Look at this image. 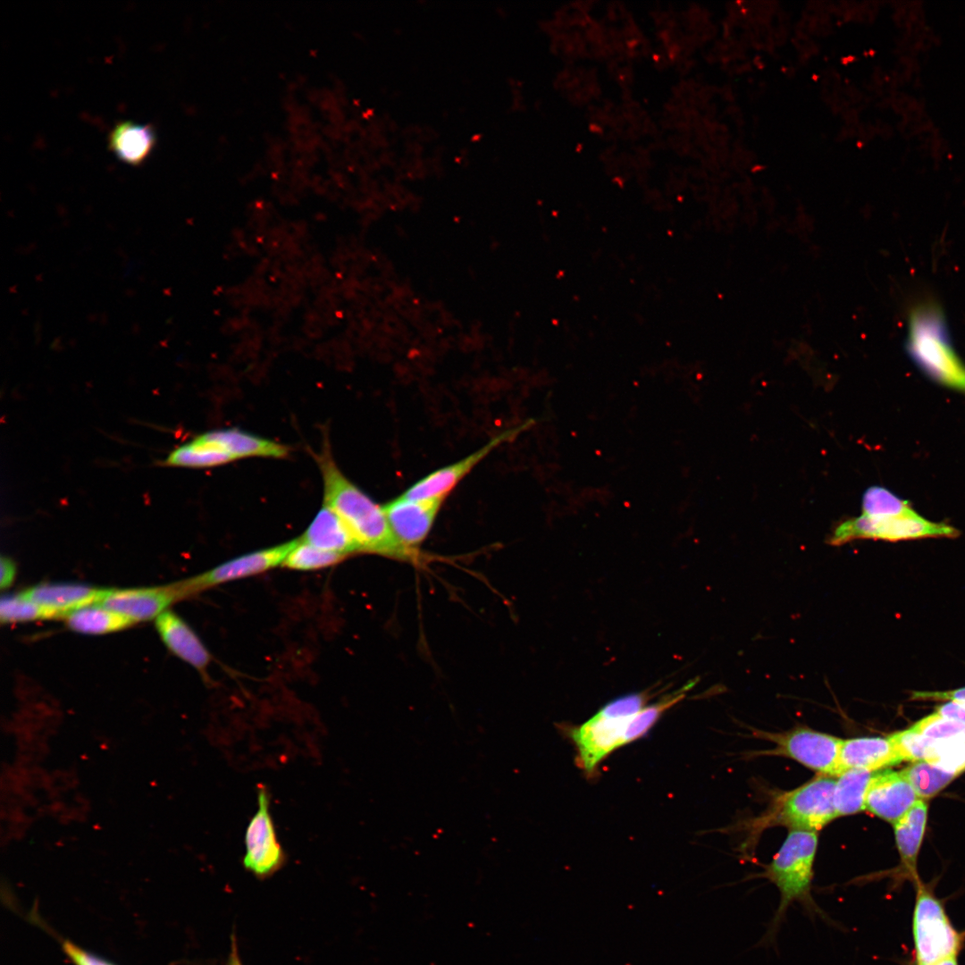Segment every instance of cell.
I'll list each match as a JSON object with an SVG mask.
<instances>
[{"mask_svg":"<svg viewBox=\"0 0 965 965\" xmlns=\"http://www.w3.org/2000/svg\"><path fill=\"white\" fill-rule=\"evenodd\" d=\"M323 482V503L345 523L360 551L399 560L415 559L416 551L395 535L382 506L378 505L340 471L328 444L317 456Z\"/></svg>","mask_w":965,"mask_h":965,"instance_id":"cell-1","label":"cell"},{"mask_svg":"<svg viewBox=\"0 0 965 965\" xmlns=\"http://www.w3.org/2000/svg\"><path fill=\"white\" fill-rule=\"evenodd\" d=\"M817 847V831L790 829L772 861L766 866L762 876L776 886L780 900L758 945L768 946L776 943L788 909L794 902L800 903L809 917H818L830 926L838 927L811 895Z\"/></svg>","mask_w":965,"mask_h":965,"instance_id":"cell-2","label":"cell"},{"mask_svg":"<svg viewBox=\"0 0 965 965\" xmlns=\"http://www.w3.org/2000/svg\"><path fill=\"white\" fill-rule=\"evenodd\" d=\"M906 348L931 378L965 390V365L952 347L944 313L936 303L923 302L910 311Z\"/></svg>","mask_w":965,"mask_h":965,"instance_id":"cell-3","label":"cell"},{"mask_svg":"<svg viewBox=\"0 0 965 965\" xmlns=\"http://www.w3.org/2000/svg\"><path fill=\"white\" fill-rule=\"evenodd\" d=\"M911 920V960L935 964L949 956H959L965 947V931L952 923L944 902L928 885L918 880Z\"/></svg>","mask_w":965,"mask_h":965,"instance_id":"cell-4","label":"cell"},{"mask_svg":"<svg viewBox=\"0 0 965 965\" xmlns=\"http://www.w3.org/2000/svg\"><path fill=\"white\" fill-rule=\"evenodd\" d=\"M835 776L818 775L776 800L768 821L790 829L817 831L836 818Z\"/></svg>","mask_w":965,"mask_h":965,"instance_id":"cell-5","label":"cell"},{"mask_svg":"<svg viewBox=\"0 0 965 965\" xmlns=\"http://www.w3.org/2000/svg\"><path fill=\"white\" fill-rule=\"evenodd\" d=\"M956 528L944 523H935L919 514L892 516L868 517L863 515L840 523L833 531L829 543L842 545L859 539L898 541L903 540L957 537Z\"/></svg>","mask_w":965,"mask_h":965,"instance_id":"cell-6","label":"cell"},{"mask_svg":"<svg viewBox=\"0 0 965 965\" xmlns=\"http://www.w3.org/2000/svg\"><path fill=\"white\" fill-rule=\"evenodd\" d=\"M764 736L775 743L771 754L793 759L819 775L837 776L843 739L805 726Z\"/></svg>","mask_w":965,"mask_h":965,"instance_id":"cell-7","label":"cell"},{"mask_svg":"<svg viewBox=\"0 0 965 965\" xmlns=\"http://www.w3.org/2000/svg\"><path fill=\"white\" fill-rule=\"evenodd\" d=\"M298 539L246 553L179 583L184 596L221 583L243 579L282 565Z\"/></svg>","mask_w":965,"mask_h":965,"instance_id":"cell-8","label":"cell"},{"mask_svg":"<svg viewBox=\"0 0 965 965\" xmlns=\"http://www.w3.org/2000/svg\"><path fill=\"white\" fill-rule=\"evenodd\" d=\"M257 803L258 809L246 829L243 864L256 876L264 877L281 866L284 852L277 841L269 810L270 797L264 785L258 786Z\"/></svg>","mask_w":965,"mask_h":965,"instance_id":"cell-9","label":"cell"},{"mask_svg":"<svg viewBox=\"0 0 965 965\" xmlns=\"http://www.w3.org/2000/svg\"><path fill=\"white\" fill-rule=\"evenodd\" d=\"M525 422L516 427L503 431L491 438L479 449L466 457L438 469L420 479L400 496L409 499H427L445 498V496L485 457L503 442L511 441L524 429L530 426Z\"/></svg>","mask_w":965,"mask_h":965,"instance_id":"cell-10","label":"cell"},{"mask_svg":"<svg viewBox=\"0 0 965 965\" xmlns=\"http://www.w3.org/2000/svg\"><path fill=\"white\" fill-rule=\"evenodd\" d=\"M632 717L611 718L596 713L583 725L571 729L570 737L578 752L579 767L587 775H592L604 758L625 745V729Z\"/></svg>","mask_w":965,"mask_h":965,"instance_id":"cell-11","label":"cell"},{"mask_svg":"<svg viewBox=\"0 0 965 965\" xmlns=\"http://www.w3.org/2000/svg\"><path fill=\"white\" fill-rule=\"evenodd\" d=\"M444 498L409 499L399 496L382 506L399 541L415 550L429 534Z\"/></svg>","mask_w":965,"mask_h":965,"instance_id":"cell-12","label":"cell"},{"mask_svg":"<svg viewBox=\"0 0 965 965\" xmlns=\"http://www.w3.org/2000/svg\"><path fill=\"white\" fill-rule=\"evenodd\" d=\"M182 597L178 583L166 587L107 589L96 604L137 622L157 617Z\"/></svg>","mask_w":965,"mask_h":965,"instance_id":"cell-13","label":"cell"},{"mask_svg":"<svg viewBox=\"0 0 965 965\" xmlns=\"http://www.w3.org/2000/svg\"><path fill=\"white\" fill-rule=\"evenodd\" d=\"M919 799L901 771H877L868 786L865 809L894 825Z\"/></svg>","mask_w":965,"mask_h":965,"instance_id":"cell-14","label":"cell"},{"mask_svg":"<svg viewBox=\"0 0 965 965\" xmlns=\"http://www.w3.org/2000/svg\"><path fill=\"white\" fill-rule=\"evenodd\" d=\"M902 761L888 737L849 738L842 740L837 776L848 769L877 772Z\"/></svg>","mask_w":965,"mask_h":965,"instance_id":"cell-15","label":"cell"},{"mask_svg":"<svg viewBox=\"0 0 965 965\" xmlns=\"http://www.w3.org/2000/svg\"><path fill=\"white\" fill-rule=\"evenodd\" d=\"M107 589L93 588L77 583H44L21 592L31 601L56 614L57 617L96 604Z\"/></svg>","mask_w":965,"mask_h":965,"instance_id":"cell-16","label":"cell"},{"mask_svg":"<svg viewBox=\"0 0 965 965\" xmlns=\"http://www.w3.org/2000/svg\"><path fill=\"white\" fill-rule=\"evenodd\" d=\"M157 631L165 645L177 657L204 672L211 655L195 632L179 616L164 611L156 617Z\"/></svg>","mask_w":965,"mask_h":965,"instance_id":"cell-17","label":"cell"},{"mask_svg":"<svg viewBox=\"0 0 965 965\" xmlns=\"http://www.w3.org/2000/svg\"><path fill=\"white\" fill-rule=\"evenodd\" d=\"M157 143L155 128L149 124L122 121L108 135V148L122 163L142 165L152 155Z\"/></svg>","mask_w":965,"mask_h":965,"instance_id":"cell-18","label":"cell"},{"mask_svg":"<svg viewBox=\"0 0 965 965\" xmlns=\"http://www.w3.org/2000/svg\"><path fill=\"white\" fill-rule=\"evenodd\" d=\"M299 539L314 547L345 558L361 552L345 523L324 503Z\"/></svg>","mask_w":965,"mask_h":965,"instance_id":"cell-19","label":"cell"},{"mask_svg":"<svg viewBox=\"0 0 965 965\" xmlns=\"http://www.w3.org/2000/svg\"><path fill=\"white\" fill-rule=\"evenodd\" d=\"M927 818V804L919 799L911 808L894 824L895 842L900 853L901 876L916 883L919 880L917 873V858L925 833Z\"/></svg>","mask_w":965,"mask_h":965,"instance_id":"cell-20","label":"cell"},{"mask_svg":"<svg viewBox=\"0 0 965 965\" xmlns=\"http://www.w3.org/2000/svg\"><path fill=\"white\" fill-rule=\"evenodd\" d=\"M198 437L237 459L250 457L282 458L290 451L285 445L237 428L213 430Z\"/></svg>","mask_w":965,"mask_h":965,"instance_id":"cell-21","label":"cell"},{"mask_svg":"<svg viewBox=\"0 0 965 965\" xmlns=\"http://www.w3.org/2000/svg\"><path fill=\"white\" fill-rule=\"evenodd\" d=\"M875 772L848 769L835 780L834 803L836 816L853 815L865 810V797Z\"/></svg>","mask_w":965,"mask_h":965,"instance_id":"cell-22","label":"cell"},{"mask_svg":"<svg viewBox=\"0 0 965 965\" xmlns=\"http://www.w3.org/2000/svg\"><path fill=\"white\" fill-rule=\"evenodd\" d=\"M237 458L197 436L172 450L164 460L168 466L205 468L222 466Z\"/></svg>","mask_w":965,"mask_h":965,"instance_id":"cell-23","label":"cell"},{"mask_svg":"<svg viewBox=\"0 0 965 965\" xmlns=\"http://www.w3.org/2000/svg\"><path fill=\"white\" fill-rule=\"evenodd\" d=\"M67 625L73 631L99 634L123 629L133 622L100 605H88L65 615Z\"/></svg>","mask_w":965,"mask_h":965,"instance_id":"cell-24","label":"cell"},{"mask_svg":"<svg viewBox=\"0 0 965 965\" xmlns=\"http://www.w3.org/2000/svg\"><path fill=\"white\" fill-rule=\"evenodd\" d=\"M901 773L920 799L936 795L957 776L927 761L915 762Z\"/></svg>","mask_w":965,"mask_h":965,"instance_id":"cell-25","label":"cell"},{"mask_svg":"<svg viewBox=\"0 0 965 965\" xmlns=\"http://www.w3.org/2000/svg\"><path fill=\"white\" fill-rule=\"evenodd\" d=\"M692 686V682H690L679 690L667 694L657 702L645 706L639 713L634 716L625 729L624 744L632 743L647 734L662 714L680 701Z\"/></svg>","mask_w":965,"mask_h":965,"instance_id":"cell-26","label":"cell"},{"mask_svg":"<svg viewBox=\"0 0 965 965\" xmlns=\"http://www.w3.org/2000/svg\"><path fill=\"white\" fill-rule=\"evenodd\" d=\"M913 514L916 512L908 501L881 486L869 487L862 496L861 515L865 516L882 518Z\"/></svg>","mask_w":965,"mask_h":965,"instance_id":"cell-27","label":"cell"},{"mask_svg":"<svg viewBox=\"0 0 965 965\" xmlns=\"http://www.w3.org/2000/svg\"><path fill=\"white\" fill-rule=\"evenodd\" d=\"M345 557L326 551L298 538L296 546L290 551L282 563V566L293 570L309 571L328 567L338 564Z\"/></svg>","mask_w":965,"mask_h":965,"instance_id":"cell-28","label":"cell"},{"mask_svg":"<svg viewBox=\"0 0 965 965\" xmlns=\"http://www.w3.org/2000/svg\"><path fill=\"white\" fill-rule=\"evenodd\" d=\"M902 760L930 762L934 751V740L910 727L887 736Z\"/></svg>","mask_w":965,"mask_h":965,"instance_id":"cell-29","label":"cell"},{"mask_svg":"<svg viewBox=\"0 0 965 965\" xmlns=\"http://www.w3.org/2000/svg\"><path fill=\"white\" fill-rule=\"evenodd\" d=\"M57 617L53 611L31 601L21 593L1 599L0 618L3 623L25 622Z\"/></svg>","mask_w":965,"mask_h":965,"instance_id":"cell-30","label":"cell"},{"mask_svg":"<svg viewBox=\"0 0 965 965\" xmlns=\"http://www.w3.org/2000/svg\"><path fill=\"white\" fill-rule=\"evenodd\" d=\"M930 763L958 775L965 770V736L947 740H934Z\"/></svg>","mask_w":965,"mask_h":965,"instance_id":"cell-31","label":"cell"},{"mask_svg":"<svg viewBox=\"0 0 965 965\" xmlns=\"http://www.w3.org/2000/svg\"><path fill=\"white\" fill-rule=\"evenodd\" d=\"M910 728L929 739L937 741L965 736L964 723L946 718L936 712L917 721Z\"/></svg>","mask_w":965,"mask_h":965,"instance_id":"cell-32","label":"cell"},{"mask_svg":"<svg viewBox=\"0 0 965 965\" xmlns=\"http://www.w3.org/2000/svg\"><path fill=\"white\" fill-rule=\"evenodd\" d=\"M648 696L643 692L629 693L620 696L604 705L599 714L611 718H626L639 713L647 702Z\"/></svg>","mask_w":965,"mask_h":965,"instance_id":"cell-33","label":"cell"},{"mask_svg":"<svg viewBox=\"0 0 965 965\" xmlns=\"http://www.w3.org/2000/svg\"><path fill=\"white\" fill-rule=\"evenodd\" d=\"M912 701H949L965 705V687L947 691H914Z\"/></svg>","mask_w":965,"mask_h":965,"instance_id":"cell-34","label":"cell"},{"mask_svg":"<svg viewBox=\"0 0 965 965\" xmlns=\"http://www.w3.org/2000/svg\"><path fill=\"white\" fill-rule=\"evenodd\" d=\"M63 949L75 965H113L68 942L64 943Z\"/></svg>","mask_w":965,"mask_h":965,"instance_id":"cell-35","label":"cell"},{"mask_svg":"<svg viewBox=\"0 0 965 965\" xmlns=\"http://www.w3.org/2000/svg\"><path fill=\"white\" fill-rule=\"evenodd\" d=\"M936 713L965 724V705L949 701L936 708Z\"/></svg>","mask_w":965,"mask_h":965,"instance_id":"cell-36","label":"cell"},{"mask_svg":"<svg viewBox=\"0 0 965 965\" xmlns=\"http://www.w3.org/2000/svg\"><path fill=\"white\" fill-rule=\"evenodd\" d=\"M15 576V565L8 558H1V588H6L11 585Z\"/></svg>","mask_w":965,"mask_h":965,"instance_id":"cell-37","label":"cell"},{"mask_svg":"<svg viewBox=\"0 0 965 965\" xmlns=\"http://www.w3.org/2000/svg\"><path fill=\"white\" fill-rule=\"evenodd\" d=\"M933 965H959L958 956H949Z\"/></svg>","mask_w":965,"mask_h":965,"instance_id":"cell-38","label":"cell"},{"mask_svg":"<svg viewBox=\"0 0 965 965\" xmlns=\"http://www.w3.org/2000/svg\"><path fill=\"white\" fill-rule=\"evenodd\" d=\"M229 965H241V963L239 961V956H238V953H237V952L235 950H232V952H231L230 961H229Z\"/></svg>","mask_w":965,"mask_h":965,"instance_id":"cell-39","label":"cell"},{"mask_svg":"<svg viewBox=\"0 0 965 965\" xmlns=\"http://www.w3.org/2000/svg\"><path fill=\"white\" fill-rule=\"evenodd\" d=\"M902 965H933V964L919 963V962H916V961H912L910 959L909 961H906L904 963H902Z\"/></svg>","mask_w":965,"mask_h":965,"instance_id":"cell-40","label":"cell"}]
</instances>
